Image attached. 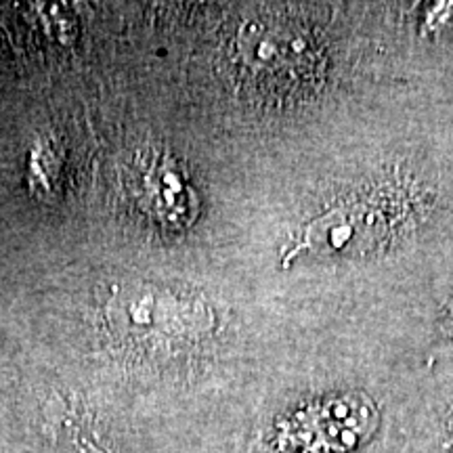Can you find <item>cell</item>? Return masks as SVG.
<instances>
[{"label":"cell","instance_id":"277c9868","mask_svg":"<svg viewBox=\"0 0 453 453\" xmlns=\"http://www.w3.org/2000/svg\"><path fill=\"white\" fill-rule=\"evenodd\" d=\"M441 416L433 418L422 441L410 445V453H453V399L439 410Z\"/></svg>","mask_w":453,"mask_h":453},{"label":"cell","instance_id":"7a4b0ae2","mask_svg":"<svg viewBox=\"0 0 453 453\" xmlns=\"http://www.w3.org/2000/svg\"><path fill=\"white\" fill-rule=\"evenodd\" d=\"M111 319L118 330L134 332L141 338L187 336L200 332V309L185 307L179 298L162 296L160 292L120 294L111 300Z\"/></svg>","mask_w":453,"mask_h":453},{"label":"cell","instance_id":"3957f363","mask_svg":"<svg viewBox=\"0 0 453 453\" xmlns=\"http://www.w3.org/2000/svg\"><path fill=\"white\" fill-rule=\"evenodd\" d=\"M87 410L61 399V407L53 411L55 439L64 453H105L93 434V424L87 418Z\"/></svg>","mask_w":453,"mask_h":453},{"label":"cell","instance_id":"6da1fadb","mask_svg":"<svg viewBox=\"0 0 453 453\" xmlns=\"http://www.w3.org/2000/svg\"><path fill=\"white\" fill-rule=\"evenodd\" d=\"M128 197L141 212L156 223L183 226L196 217L194 191L174 160L160 151H145L128 162L124 173Z\"/></svg>","mask_w":453,"mask_h":453}]
</instances>
